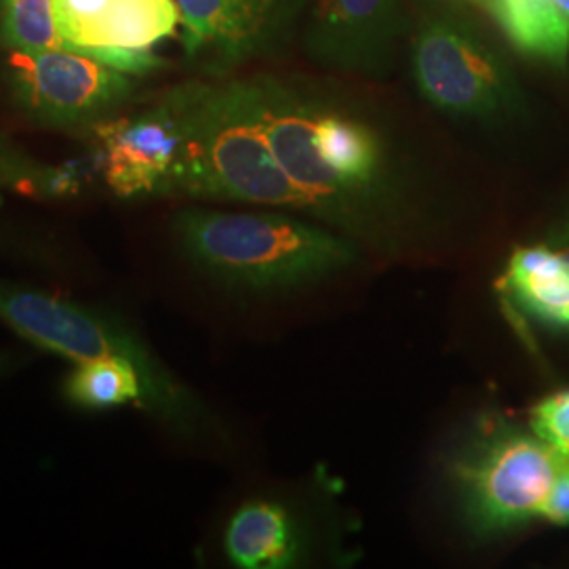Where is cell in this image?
I'll list each match as a JSON object with an SVG mask.
<instances>
[{"mask_svg": "<svg viewBox=\"0 0 569 569\" xmlns=\"http://www.w3.org/2000/svg\"><path fill=\"white\" fill-rule=\"evenodd\" d=\"M411 68L425 100L451 117L493 121L519 110V91L507 63L456 16H430L420 23Z\"/></svg>", "mask_w": 569, "mask_h": 569, "instance_id": "8992f818", "label": "cell"}, {"mask_svg": "<svg viewBox=\"0 0 569 569\" xmlns=\"http://www.w3.org/2000/svg\"><path fill=\"white\" fill-rule=\"evenodd\" d=\"M167 98L183 127L178 194L305 211L272 154L249 81L183 84Z\"/></svg>", "mask_w": 569, "mask_h": 569, "instance_id": "3957f363", "label": "cell"}, {"mask_svg": "<svg viewBox=\"0 0 569 569\" xmlns=\"http://www.w3.org/2000/svg\"><path fill=\"white\" fill-rule=\"evenodd\" d=\"M0 186L28 192V194H42L56 197L72 190V183L66 173L44 169L32 161H28L7 140L0 138Z\"/></svg>", "mask_w": 569, "mask_h": 569, "instance_id": "e0dca14e", "label": "cell"}, {"mask_svg": "<svg viewBox=\"0 0 569 569\" xmlns=\"http://www.w3.org/2000/svg\"><path fill=\"white\" fill-rule=\"evenodd\" d=\"M403 0H317L308 49L340 68H373L401 30Z\"/></svg>", "mask_w": 569, "mask_h": 569, "instance_id": "8fae6325", "label": "cell"}, {"mask_svg": "<svg viewBox=\"0 0 569 569\" xmlns=\"http://www.w3.org/2000/svg\"><path fill=\"white\" fill-rule=\"evenodd\" d=\"M468 2H475V4H481V0H468Z\"/></svg>", "mask_w": 569, "mask_h": 569, "instance_id": "44dd1931", "label": "cell"}, {"mask_svg": "<svg viewBox=\"0 0 569 569\" xmlns=\"http://www.w3.org/2000/svg\"><path fill=\"white\" fill-rule=\"evenodd\" d=\"M481 7L521 53L568 66L569 20L552 0H481Z\"/></svg>", "mask_w": 569, "mask_h": 569, "instance_id": "5bb4252c", "label": "cell"}, {"mask_svg": "<svg viewBox=\"0 0 569 569\" xmlns=\"http://www.w3.org/2000/svg\"><path fill=\"white\" fill-rule=\"evenodd\" d=\"M11 72L21 110L61 127L102 121L133 89L124 72L68 49L16 53Z\"/></svg>", "mask_w": 569, "mask_h": 569, "instance_id": "52a82bcc", "label": "cell"}, {"mask_svg": "<svg viewBox=\"0 0 569 569\" xmlns=\"http://www.w3.org/2000/svg\"><path fill=\"white\" fill-rule=\"evenodd\" d=\"M4 366H7V357H0V371H2Z\"/></svg>", "mask_w": 569, "mask_h": 569, "instance_id": "ffe728a7", "label": "cell"}, {"mask_svg": "<svg viewBox=\"0 0 569 569\" xmlns=\"http://www.w3.org/2000/svg\"><path fill=\"white\" fill-rule=\"evenodd\" d=\"M0 34L16 53L70 47L58 30L56 0H0Z\"/></svg>", "mask_w": 569, "mask_h": 569, "instance_id": "2e32d148", "label": "cell"}, {"mask_svg": "<svg viewBox=\"0 0 569 569\" xmlns=\"http://www.w3.org/2000/svg\"><path fill=\"white\" fill-rule=\"evenodd\" d=\"M496 289L523 321L569 331V244L549 241L515 249Z\"/></svg>", "mask_w": 569, "mask_h": 569, "instance_id": "7c38bea8", "label": "cell"}, {"mask_svg": "<svg viewBox=\"0 0 569 569\" xmlns=\"http://www.w3.org/2000/svg\"><path fill=\"white\" fill-rule=\"evenodd\" d=\"M190 56L218 63L244 60L268 47L298 0H176Z\"/></svg>", "mask_w": 569, "mask_h": 569, "instance_id": "30bf717a", "label": "cell"}, {"mask_svg": "<svg viewBox=\"0 0 569 569\" xmlns=\"http://www.w3.org/2000/svg\"><path fill=\"white\" fill-rule=\"evenodd\" d=\"M569 460L533 432L498 425L449 460V479L468 531L493 538L545 521Z\"/></svg>", "mask_w": 569, "mask_h": 569, "instance_id": "277c9868", "label": "cell"}, {"mask_svg": "<svg viewBox=\"0 0 569 569\" xmlns=\"http://www.w3.org/2000/svg\"><path fill=\"white\" fill-rule=\"evenodd\" d=\"M550 243L569 244V213L550 234Z\"/></svg>", "mask_w": 569, "mask_h": 569, "instance_id": "d6986e66", "label": "cell"}, {"mask_svg": "<svg viewBox=\"0 0 569 569\" xmlns=\"http://www.w3.org/2000/svg\"><path fill=\"white\" fill-rule=\"evenodd\" d=\"M224 549L237 568H293L302 557V536L293 515L279 502L253 500L230 519Z\"/></svg>", "mask_w": 569, "mask_h": 569, "instance_id": "4fadbf2b", "label": "cell"}, {"mask_svg": "<svg viewBox=\"0 0 569 569\" xmlns=\"http://www.w3.org/2000/svg\"><path fill=\"white\" fill-rule=\"evenodd\" d=\"M272 154L306 213L352 241L390 249V186L378 133L345 110L302 98L274 81H249Z\"/></svg>", "mask_w": 569, "mask_h": 569, "instance_id": "6da1fadb", "label": "cell"}, {"mask_svg": "<svg viewBox=\"0 0 569 569\" xmlns=\"http://www.w3.org/2000/svg\"><path fill=\"white\" fill-rule=\"evenodd\" d=\"M529 427L536 437L569 460V388L533 406L529 413Z\"/></svg>", "mask_w": 569, "mask_h": 569, "instance_id": "ac0fdd59", "label": "cell"}, {"mask_svg": "<svg viewBox=\"0 0 569 569\" xmlns=\"http://www.w3.org/2000/svg\"><path fill=\"white\" fill-rule=\"evenodd\" d=\"M66 397L84 409L138 403L146 407L148 387L142 369L129 359H89L72 371L66 382Z\"/></svg>", "mask_w": 569, "mask_h": 569, "instance_id": "9a60e30c", "label": "cell"}, {"mask_svg": "<svg viewBox=\"0 0 569 569\" xmlns=\"http://www.w3.org/2000/svg\"><path fill=\"white\" fill-rule=\"evenodd\" d=\"M0 319L32 345L72 361L129 359L142 369L148 387L146 411L171 427L188 432L197 409L190 397L157 359L150 357L136 336L96 310L63 302L34 289L0 281Z\"/></svg>", "mask_w": 569, "mask_h": 569, "instance_id": "5b68a950", "label": "cell"}, {"mask_svg": "<svg viewBox=\"0 0 569 569\" xmlns=\"http://www.w3.org/2000/svg\"><path fill=\"white\" fill-rule=\"evenodd\" d=\"M102 146L106 182L121 197L176 194L183 157V127L164 96L140 114L93 124Z\"/></svg>", "mask_w": 569, "mask_h": 569, "instance_id": "ba28073f", "label": "cell"}, {"mask_svg": "<svg viewBox=\"0 0 569 569\" xmlns=\"http://www.w3.org/2000/svg\"><path fill=\"white\" fill-rule=\"evenodd\" d=\"M58 30L68 51H150L180 21L176 0H56Z\"/></svg>", "mask_w": 569, "mask_h": 569, "instance_id": "9c48e42d", "label": "cell"}, {"mask_svg": "<svg viewBox=\"0 0 569 569\" xmlns=\"http://www.w3.org/2000/svg\"><path fill=\"white\" fill-rule=\"evenodd\" d=\"M173 230L186 258L204 274L251 291L319 283L359 260L350 237L284 213L188 209Z\"/></svg>", "mask_w": 569, "mask_h": 569, "instance_id": "7a4b0ae2", "label": "cell"}]
</instances>
